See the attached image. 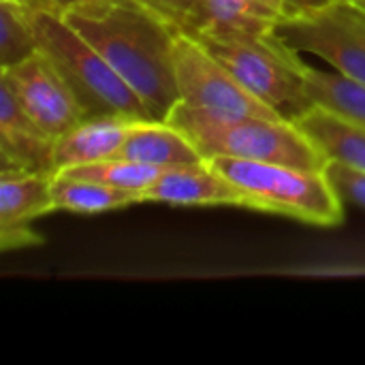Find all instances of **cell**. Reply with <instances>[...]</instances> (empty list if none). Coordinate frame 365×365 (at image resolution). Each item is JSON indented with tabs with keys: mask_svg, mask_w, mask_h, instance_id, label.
<instances>
[{
	"mask_svg": "<svg viewBox=\"0 0 365 365\" xmlns=\"http://www.w3.org/2000/svg\"><path fill=\"white\" fill-rule=\"evenodd\" d=\"M64 19L113 66L156 122L180 103L173 47L180 30L139 0H111Z\"/></svg>",
	"mask_w": 365,
	"mask_h": 365,
	"instance_id": "cell-1",
	"label": "cell"
},
{
	"mask_svg": "<svg viewBox=\"0 0 365 365\" xmlns=\"http://www.w3.org/2000/svg\"><path fill=\"white\" fill-rule=\"evenodd\" d=\"M167 122L180 128L205 160L229 156L323 171L327 160L295 122L280 118L214 115L178 103Z\"/></svg>",
	"mask_w": 365,
	"mask_h": 365,
	"instance_id": "cell-2",
	"label": "cell"
},
{
	"mask_svg": "<svg viewBox=\"0 0 365 365\" xmlns=\"http://www.w3.org/2000/svg\"><path fill=\"white\" fill-rule=\"evenodd\" d=\"M36 45L58 68L88 118L152 120L143 101L62 15L32 11Z\"/></svg>",
	"mask_w": 365,
	"mask_h": 365,
	"instance_id": "cell-3",
	"label": "cell"
},
{
	"mask_svg": "<svg viewBox=\"0 0 365 365\" xmlns=\"http://www.w3.org/2000/svg\"><path fill=\"white\" fill-rule=\"evenodd\" d=\"M210 163L248 195L250 210L282 214L319 227H336L344 220L342 197L325 171L229 156Z\"/></svg>",
	"mask_w": 365,
	"mask_h": 365,
	"instance_id": "cell-4",
	"label": "cell"
},
{
	"mask_svg": "<svg viewBox=\"0 0 365 365\" xmlns=\"http://www.w3.org/2000/svg\"><path fill=\"white\" fill-rule=\"evenodd\" d=\"M222 62L240 83L282 120L295 122L312 107L304 79L295 66V51L287 49L274 34L261 41H199Z\"/></svg>",
	"mask_w": 365,
	"mask_h": 365,
	"instance_id": "cell-5",
	"label": "cell"
},
{
	"mask_svg": "<svg viewBox=\"0 0 365 365\" xmlns=\"http://www.w3.org/2000/svg\"><path fill=\"white\" fill-rule=\"evenodd\" d=\"M272 34L287 49L312 53L365 83V9L355 0H336L319 11L287 15Z\"/></svg>",
	"mask_w": 365,
	"mask_h": 365,
	"instance_id": "cell-6",
	"label": "cell"
},
{
	"mask_svg": "<svg viewBox=\"0 0 365 365\" xmlns=\"http://www.w3.org/2000/svg\"><path fill=\"white\" fill-rule=\"evenodd\" d=\"M173 64L182 105L214 115L280 118L272 107L248 92L240 79L197 38L184 32H180L175 38Z\"/></svg>",
	"mask_w": 365,
	"mask_h": 365,
	"instance_id": "cell-7",
	"label": "cell"
},
{
	"mask_svg": "<svg viewBox=\"0 0 365 365\" xmlns=\"http://www.w3.org/2000/svg\"><path fill=\"white\" fill-rule=\"evenodd\" d=\"M0 79L9 83L36 126H41L53 139L88 118L58 68L41 49L24 62L2 68Z\"/></svg>",
	"mask_w": 365,
	"mask_h": 365,
	"instance_id": "cell-8",
	"label": "cell"
},
{
	"mask_svg": "<svg viewBox=\"0 0 365 365\" xmlns=\"http://www.w3.org/2000/svg\"><path fill=\"white\" fill-rule=\"evenodd\" d=\"M287 15L284 0H197L180 32L197 41H261Z\"/></svg>",
	"mask_w": 365,
	"mask_h": 365,
	"instance_id": "cell-9",
	"label": "cell"
},
{
	"mask_svg": "<svg viewBox=\"0 0 365 365\" xmlns=\"http://www.w3.org/2000/svg\"><path fill=\"white\" fill-rule=\"evenodd\" d=\"M53 141L26 113L9 83L0 79V175L30 171L53 175Z\"/></svg>",
	"mask_w": 365,
	"mask_h": 365,
	"instance_id": "cell-10",
	"label": "cell"
},
{
	"mask_svg": "<svg viewBox=\"0 0 365 365\" xmlns=\"http://www.w3.org/2000/svg\"><path fill=\"white\" fill-rule=\"evenodd\" d=\"M143 201L171 205H242L250 207L248 195L222 175L210 160L188 167L165 169L143 192Z\"/></svg>",
	"mask_w": 365,
	"mask_h": 365,
	"instance_id": "cell-11",
	"label": "cell"
},
{
	"mask_svg": "<svg viewBox=\"0 0 365 365\" xmlns=\"http://www.w3.org/2000/svg\"><path fill=\"white\" fill-rule=\"evenodd\" d=\"M135 122L139 120L118 115L86 118L81 124H77L53 141V175L68 167L115 158Z\"/></svg>",
	"mask_w": 365,
	"mask_h": 365,
	"instance_id": "cell-12",
	"label": "cell"
},
{
	"mask_svg": "<svg viewBox=\"0 0 365 365\" xmlns=\"http://www.w3.org/2000/svg\"><path fill=\"white\" fill-rule=\"evenodd\" d=\"M115 158L154 165L160 169L188 167L205 160L180 128L156 120L135 122Z\"/></svg>",
	"mask_w": 365,
	"mask_h": 365,
	"instance_id": "cell-13",
	"label": "cell"
},
{
	"mask_svg": "<svg viewBox=\"0 0 365 365\" xmlns=\"http://www.w3.org/2000/svg\"><path fill=\"white\" fill-rule=\"evenodd\" d=\"M295 124L314 143L325 160H338L365 171V126L340 118L323 107H312L295 120Z\"/></svg>",
	"mask_w": 365,
	"mask_h": 365,
	"instance_id": "cell-14",
	"label": "cell"
},
{
	"mask_svg": "<svg viewBox=\"0 0 365 365\" xmlns=\"http://www.w3.org/2000/svg\"><path fill=\"white\" fill-rule=\"evenodd\" d=\"M295 66L304 79L308 96L317 107L365 126V83L338 71L329 73L310 66L299 60V53H295Z\"/></svg>",
	"mask_w": 365,
	"mask_h": 365,
	"instance_id": "cell-15",
	"label": "cell"
},
{
	"mask_svg": "<svg viewBox=\"0 0 365 365\" xmlns=\"http://www.w3.org/2000/svg\"><path fill=\"white\" fill-rule=\"evenodd\" d=\"M51 173L30 171L0 175V227L30 225L34 218L56 212Z\"/></svg>",
	"mask_w": 365,
	"mask_h": 365,
	"instance_id": "cell-16",
	"label": "cell"
},
{
	"mask_svg": "<svg viewBox=\"0 0 365 365\" xmlns=\"http://www.w3.org/2000/svg\"><path fill=\"white\" fill-rule=\"evenodd\" d=\"M53 207L75 214H101L120 210L133 203H143V195L107 186L92 180H79L68 175H53L51 182Z\"/></svg>",
	"mask_w": 365,
	"mask_h": 365,
	"instance_id": "cell-17",
	"label": "cell"
},
{
	"mask_svg": "<svg viewBox=\"0 0 365 365\" xmlns=\"http://www.w3.org/2000/svg\"><path fill=\"white\" fill-rule=\"evenodd\" d=\"M165 169L154 167V165H143L126 158H107L90 165H79V167H68L62 169L56 175H68V178H79V180H92L101 182L107 186L124 188L143 195L160 175Z\"/></svg>",
	"mask_w": 365,
	"mask_h": 365,
	"instance_id": "cell-18",
	"label": "cell"
},
{
	"mask_svg": "<svg viewBox=\"0 0 365 365\" xmlns=\"http://www.w3.org/2000/svg\"><path fill=\"white\" fill-rule=\"evenodd\" d=\"M38 51L32 9L19 0H0V71Z\"/></svg>",
	"mask_w": 365,
	"mask_h": 365,
	"instance_id": "cell-19",
	"label": "cell"
},
{
	"mask_svg": "<svg viewBox=\"0 0 365 365\" xmlns=\"http://www.w3.org/2000/svg\"><path fill=\"white\" fill-rule=\"evenodd\" d=\"M323 171L342 199L365 210V171L353 169L338 160H327Z\"/></svg>",
	"mask_w": 365,
	"mask_h": 365,
	"instance_id": "cell-20",
	"label": "cell"
},
{
	"mask_svg": "<svg viewBox=\"0 0 365 365\" xmlns=\"http://www.w3.org/2000/svg\"><path fill=\"white\" fill-rule=\"evenodd\" d=\"M19 2H24L32 11H47V13H56V15L64 17L71 11L103 6L111 0H19Z\"/></svg>",
	"mask_w": 365,
	"mask_h": 365,
	"instance_id": "cell-21",
	"label": "cell"
},
{
	"mask_svg": "<svg viewBox=\"0 0 365 365\" xmlns=\"http://www.w3.org/2000/svg\"><path fill=\"white\" fill-rule=\"evenodd\" d=\"M141 4L150 6L158 15H163L169 24H173L178 30L184 21V17L190 13L197 0H139Z\"/></svg>",
	"mask_w": 365,
	"mask_h": 365,
	"instance_id": "cell-22",
	"label": "cell"
},
{
	"mask_svg": "<svg viewBox=\"0 0 365 365\" xmlns=\"http://www.w3.org/2000/svg\"><path fill=\"white\" fill-rule=\"evenodd\" d=\"M41 237L30 229V225H15V227H0V246L2 250L21 248L38 244Z\"/></svg>",
	"mask_w": 365,
	"mask_h": 365,
	"instance_id": "cell-23",
	"label": "cell"
},
{
	"mask_svg": "<svg viewBox=\"0 0 365 365\" xmlns=\"http://www.w3.org/2000/svg\"><path fill=\"white\" fill-rule=\"evenodd\" d=\"M336 0H284V4L289 6L291 15L295 13H310V11H319L327 4H331Z\"/></svg>",
	"mask_w": 365,
	"mask_h": 365,
	"instance_id": "cell-24",
	"label": "cell"
},
{
	"mask_svg": "<svg viewBox=\"0 0 365 365\" xmlns=\"http://www.w3.org/2000/svg\"><path fill=\"white\" fill-rule=\"evenodd\" d=\"M355 2H357V4H359L361 9H365V0H355Z\"/></svg>",
	"mask_w": 365,
	"mask_h": 365,
	"instance_id": "cell-25",
	"label": "cell"
}]
</instances>
